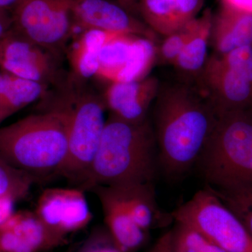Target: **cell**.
Wrapping results in <instances>:
<instances>
[{
    "label": "cell",
    "mask_w": 252,
    "mask_h": 252,
    "mask_svg": "<svg viewBox=\"0 0 252 252\" xmlns=\"http://www.w3.org/2000/svg\"><path fill=\"white\" fill-rule=\"evenodd\" d=\"M152 106L160 165L168 175H183L198 162L218 114L205 91L186 81L160 84Z\"/></svg>",
    "instance_id": "1"
},
{
    "label": "cell",
    "mask_w": 252,
    "mask_h": 252,
    "mask_svg": "<svg viewBox=\"0 0 252 252\" xmlns=\"http://www.w3.org/2000/svg\"><path fill=\"white\" fill-rule=\"evenodd\" d=\"M151 119L141 123L121 120L109 114L98 150L80 189L153 183L158 159Z\"/></svg>",
    "instance_id": "2"
},
{
    "label": "cell",
    "mask_w": 252,
    "mask_h": 252,
    "mask_svg": "<svg viewBox=\"0 0 252 252\" xmlns=\"http://www.w3.org/2000/svg\"><path fill=\"white\" fill-rule=\"evenodd\" d=\"M44 106L0 128V159L36 180L58 175L67 155L65 114L49 102Z\"/></svg>",
    "instance_id": "3"
},
{
    "label": "cell",
    "mask_w": 252,
    "mask_h": 252,
    "mask_svg": "<svg viewBox=\"0 0 252 252\" xmlns=\"http://www.w3.org/2000/svg\"><path fill=\"white\" fill-rule=\"evenodd\" d=\"M67 74L45 102L59 107L67 122V155L58 175L80 188L85 182L98 150L105 127L107 110L102 95Z\"/></svg>",
    "instance_id": "4"
},
{
    "label": "cell",
    "mask_w": 252,
    "mask_h": 252,
    "mask_svg": "<svg viewBox=\"0 0 252 252\" xmlns=\"http://www.w3.org/2000/svg\"><path fill=\"white\" fill-rule=\"evenodd\" d=\"M198 162L212 188L252 187V113L219 116Z\"/></svg>",
    "instance_id": "5"
},
{
    "label": "cell",
    "mask_w": 252,
    "mask_h": 252,
    "mask_svg": "<svg viewBox=\"0 0 252 252\" xmlns=\"http://www.w3.org/2000/svg\"><path fill=\"white\" fill-rule=\"evenodd\" d=\"M171 214L176 222L191 227L227 252H252V239L243 223L209 186Z\"/></svg>",
    "instance_id": "6"
},
{
    "label": "cell",
    "mask_w": 252,
    "mask_h": 252,
    "mask_svg": "<svg viewBox=\"0 0 252 252\" xmlns=\"http://www.w3.org/2000/svg\"><path fill=\"white\" fill-rule=\"evenodd\" d=\"M11 13L13 31L61 59L76 29L68 0H17Z\"/></svg>",
    "instance_id": "7"
},
{
    "label": "cell",
    "mask_w": 252,
    "mask_h": 252,
    "mask_svg": "<svg viewBox=\"0 0 252 252\" xmlns=\"http://www.w3.org/2000/svg\"><path fill=\"white\" fill-rule=\"evenodd\" d=\"M157 58L152 39L119 33L102 49L96 78L109 84L140 80L148 77Z\"/></svg>",
    "instance_id": "8"
},
{
    "label": "cell",
    "mask_w": 252,
    "mask_h": 252,
    "mask_svg": "<svg viewBox=\"0 0 252 252\" xmlns=\"http://www.w3.org/2000/svg\"><path fill=\"white\" fill-rule=\"evenodd\" d=\"M61 60L11 30L0 39V69L16 77L56 87L67 74Z\"/></svg>",
    "instance_id": "9"
},
{
    "label": "cell",
    "mask_w": 252,
    "mask_h": 252,
    "mask_svg": "<svg viewBox=\"0 0 252 252\" xmlns=\"http://www.w3.org/2000/svg\"><path fill=\"white\" fill-rule=\"evenodd\" d=\"M198 85L218 114L252 113V84L230 69L218 55L208 58Z\"/></svg>",
    "instance_id": "10"
},
{
    "label": "cell",
    "mask_w": 252,
    "mask_h": 252,
    "mask_svg": "<svg viewBox=\"0 0 252 252\" xmlns=\"http://www.w3.org/2000/svg\"><path fill=\"white\" fill-rule=\"evenodd\" d=\"M34 212L49 228L65 238L85 228L94 217L84 190L78 187L45 189Z\"/></svg>",
    "instance_id": "11"
},
{
    "label": "cell",
    "mask_w": 252,
    "mask_h": 252,
    "mask_svg": "<svg viewBox=\"0 0 252 252\" xmlns=\"http://www.w3.org/2000/svg\"><path fill=\"white\" fill-rule=\"evenodd\" d=\"M75 28L99 30L154 39L155 34L128 10L111 0H68Z\"/></svg>",
    "instance_id": "12"
},
{
    "label": "cell",
    "mask_w": 252,
    "mask_h": 252,
    "mask_svg": "<svg viewBox=\"0 0 252 252\" xmlns=\"http://www.w3.org/2000/svg\"><path fill=\"white\" fill-rule=\"evenodd\" d=\"M160 84L154 77L129 82L111 83L102 97L110 115L127 122H143L149 118V113Z\"/></svg>",
    "instance_id": "13"
},
{
    "label": "cell",
    "mask_w": 252,
    "mask_h": 252,
    "mask_svg": "<svg viewBox=\"0 0 252 252\" xmlns=\"http://www.w3.org/2000/svg\"><path fill=\"white\" fill-rule=\"evenodd\" d=\"M99 199L105 228L122 252H135L147 240V231L130 216L122 199L110 187L97 186L91 189Z\"/></svg>",
    "instance_id": "14"
},
{
    "label": "cell",
    "mask_w": 252,
    "mask_h": 252,
    "mask_svg": "<svg viewBox=\"0 0 252 252\" xmlns=\"http://www.w3.org/2000/svg\"><path fill=\"white\" fill-rule=\"evenodd\" d=\"M203 2L204 0H137L136 5L146 26L154 34L166 36L198 17Z\"/></svg>",
    "instance_id": "15"
},
{
    "label": "cell",
    "mask_w": 252,
    "mask_h": 252,
    "mask_svg": "<svg viewBox=\"0 0 252 252\" xmlns=\"http://www.w3.org/2000/svg\"><path fill=\"white\" fill-rule=\"evenodd\" d=\"M117 34L119 33L85 30L74 35L65 53L70 67L69 75L83 82L96 78L102 50Z\"/></svg>",
    "instance_id": "16"
},
{
    "label": "cell",
    "mask_w": 252,
    "mask_h": 252,
    "mask_svg": "<svg viewBox=\"0 0 252 252\" xmlns=\"http://www.w3.org/2000/svg\"><path fill=\"white\" fill-rule=\"evenodd\" d=\"M110 187L122 199L135 223L145 231L165 226L174 220L171 213L164 212L158 205L153 183Z\"/></svg>",
    "instance_id": "17"
},
{
    "label": "cell",
    "mask_w": 252,
    "mask_h": 252,
    "mask_svg": "<svg viewBox=\"0 0 252 252\" xmlns=\"http://www.w3.org/2000/svg\"><path fill=\"white\" fill-rule=\"evenodd\" d=\"M212 46L222 56L252 44V14L223 7L212 20Z\"/></svg>",
    "instance_id": "18"
},
{
    "label": "cell",
    "mask_w": 252,
    "mask_h": 252,
    "mask_svg": "<svg viewBox=\"0 0 252 252\" xmlns=\"http://www.w3.org/2000/svg\"><path fill=\"white\" fill-rule=\"evenodd\" d=\"M1 225L16 235L23 252L49 251L66 242L65 237L49 228L34 211L15 212Z\"/></svg>",
    "instance_id": "19"
},
{
    "label": "cell",
    "mask_w": 252,
    "mask_h": 252,
    "mask_svg": "<svg viewBox=\"0 0 252 252\" xmlns=\"http://www.w3.org/2000/svg\"><path fill=\"white\" fill-rule=\"evenodd\" d=\"M213 15L206 9L195 19L193 32L187 44L173 63L176 69L187 81L190 78L198 79L207 59V49L211 37Z\"/></svg>",
    "instance_id": "20"
},
{
    "label": "cell",
    "mask_w": 252,
    "mask_h": 252,
    "mask_svg": "<svg viewBox=\"0 0 252 252\" xmlns=\"http://www.w3.org/2000/svg\"><path fill=\"white\" fill-rule=\"evenodd\" d=\"M49 86L9 73L0 72V118L4 121L30 104L42 99Z\"/></svg>",
    "instance_id": "21"
},
{
    "label": "cell",
    "mask_w": 252,
    "mask_h": 252,
    "mask_svg": "<svg viewBox=\"0 0 252 252\" xmlns=\"http://www.w3.org/2000/svg\"><path fill=\"white\" fill-rule=\"evenodd\" d=\"M171 252H227L196 230L176 222L171 230Z\"/></svg>",
    "instance_id": "22"
},
{
    "label": "cell",
    "mask_w": 252,
    "mask_h": 252,
    "mask_svg": "<svg viewBox=\"0 0 252 252\" xmlns=\"http://www.w3.org/2000/svg\"><path fill=\"white\" fill-rule=\"evenodd\" d=\"M211 188L238 217L252 239V187L232 189Z\"/></svg>",
    "instance_id": "23"
},
{
    "label": "cell",
    "mask_w": 252,
    "mask_h": 252,
    "mask_svg": "<svg viewBox=\"0 0 252 252\" xmlns=\"http://www.w3.org/2000/svg\"><path fill=\"white\" fill-rule=\"evenodd\" d=\"M35 180L0 159V196L11 197L16 202L23 200L31 192Z\"/></svg>",
    "instance_id": "24"
},
{
    "label": "cell",
    "mask_w": 252,
    "mask_h": 252,
    "mask_svg": "<svg viewBox=\"0 0 252 252\" xmlns=\"http://www.w3.org/2000/svg\"><path fill=\"white\" fill-rule=\"evenodd\" d=\"M196 18L178 31L165 36L160 48L157 50V56L162 63L173 64L193 32Z\"/></svg>",
    "instance_id": "25"
},
{
    "label": "cell",
    "mask_w": 252,
    "mask_h": 252,
    "mask_svg": "<svg viewBox=\"0 0 252 252\" xmlns=\"http://www.w3.org/2000/svg\"><path fill=\"white\" fill-rule=\"evenodd\" d=\"M220 56L230 69L252 84V44Z\"/></svg>",
    "instance_id": "26"
},
{
    "label": "cell",
    "mask_w": 252,
    "mask_h": 252,
    "mask_svg": "<svg viewBox=\"0 0 252 252\" xmlns=\"http://www.w3.org/2000/svg\"><path fill=\"white\" fill-rule=\"evenodd\" d=\"M77 252H122L106 228L93 232Z\"/></svg>",
    "instance_id": "27"
},
{
    "label": "cell",
    "mask_w": 252,
    "mask_h": 252,
    "mask_svg": "<svg viewBox=\"0 0 252 252\" xmlns=\"http://www.w3.org/2000/svg\"><path fill=\"white\" fill-rule=\"evenodd\" d=\"M16 200L11 197L0 196V225L4 223L14 213Z\"/></svg>",
    "instance_id": "28"
},
{
    "label": "cell",
    "mask_w": 252,
    "mask_h": 252,
    "mask_svg": "<svg viewBox=\"0 0 252 252\" xmlns=\"http://www.w3.org/2000/svg\"><path fill=\"white\" fill-rule=\"evenodd\" d=\"M223 7L252 14V0H221Z\"/></svg>",
    "instance_id": "29"
},
{
    "label": "cell",
    "mask_w": 252,
    "mask_h": 252,
    "mask_svg": "<svg viewBox=\"0 0 252 252\" xmlns=\"http://www.w3.org/2000/svg\"><path fill=\"white\" fill-rule=\"evenodd\" d=\"M12 26V16L9 10L0 8V39L11 31Z\"/></svg>",
    "instance_id": "30"
},
{
    "label": "cell",
    "mask_w": 252,
    "mask_h": 252,
    "mask_svg": "<svg viewBox=\"0 0 252 252\" xmlns=\"http://www.w3.org/2000/svg\"><path fill=\"white\" fill-rule=\"evenodd\" d=\"M147 252H171V230L164 233Z\"/></svg>",
    "instance_id": "31"
},
{
    "label": "cell",
    "mask_w": 252,
    "mask_h": 252,
    "mask_svg": "<svg viewBox=\"0 0 252 252\" xmlns=\"http://www.w3.org/2000/svg\"><path fill=\"white\" fill-rule=\"evenodd\" d=\"M17 0H0V8L11 10L14 7Z\"/></svg>",
    "instance_id": "32"
},
{
    "label": "cell",
    "mask_w": 252,
    "mask_h": 252,
    "mask_svg": "<svg viewBox=\"0 0 252 252\" xmlns=\"http://www.w3.org/2000/svg\"><path fill=\"white\" fill-rule=\"evenodd\" d=\"M119 4L128 10L130 8L134 7L136 5L137 0H119Z\"/></svg>",
    "instance_id": "33"
},
{
    "label": "cell",
    "mask_w": 252,
    "mask_h": 252,
    "mask_svg": "<svg viewBox=\"0 0 252 252\" xmlns=\"http://www.w3.org/2000/svg\"><path fill=\"white\" fill-rule=\"evenodd\" d=\"M2 122H3V121L1 120V118H0V123Z\"/></svg>",
    "instance_id": "34"
}]
</instances>
